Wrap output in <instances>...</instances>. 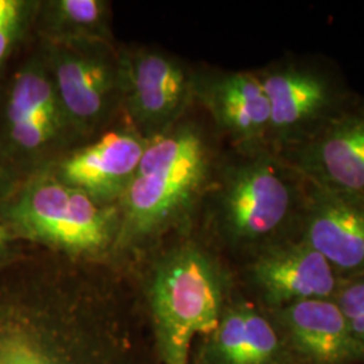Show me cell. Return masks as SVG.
Returning <instances> with one entry per match:
<instances>
[{
  "instance_id": "1",
  "label": "cell",
  "mask_w": 364,
  "mask_h": 364,
  "mask_svg": "<svg viewBox=\"0 0 364 364\" xmlns=\"http://www.w3.org/2000/svg\"><path fill=\"white\" fill-rule=\"evenodd\" d=\"M0 364H164L126 270L30 248L0 269Z\"/></svg>"
},
{
  "instance_id": "2",
  "label": "cell",
  "mask_w": 364,
  "mask_h": 364,
  "mask_svg": "<svg viewBox=\"0 0 364 364\" xmlns=\"http://www.w3.org/2000/svg\"><path fill=\"white\" fill-rule=\"evenodd\" d=\"M164 364H189L196 341L219 324L237 278L197 230L171 235L126 270Z\"/></svg>"
},
{
  "instance_id": "3",
  "label": "cell",
  "mask_w": 364,
  "mask_h": 364,
  "mask_svg": "<svg viewBox=\"0 0 364 364\" xmlns=\"http://www.w3.org/2000/svg\"><path fill=\"white\" fill-rule=\"evenodd\" d=\"M218 161L205 129L185 115L149 141L122 197L115 267L127 270L171 235L197 228V218Z\"/></svg>"
},
{
  "instance_id": "4",
  "label": "cell",
  "mask_w": 364,
  "mask_h": 364,
  "mask_svg": "<svg viewBox=\"0 0 364 364\" xmlns=\"http://www.w3.org/2000/svg\"><path fill=\"white\" fill-rule=\"evenodd\" d=\"M304 207L297 181L278 158L266 149L237 151L234 161L216 165L200 208L205 230L201 237L220 255L227 252L243 263L291 239L290 230Z\"/></svg>"
},
{
  "instance_id": "5",
  "label": "cell",
  "mask_w": 364,
  "mask_h": 364,
  "mask_svg": "<svg viewBox=\"0 0 364 364\" xmlns=\"http://www.w3.org/2000/svg\"><path fill=\"white\" fill-rule=\"evenodd\" d=\"M0 215L30 247L66 259L115 267L119 205H103L46 170L21 182Z\"/></svg>"
},
{
  "instance_id": "6",
  "label": "cell",
  "mask_w": 364,
  "mask_h": 364,
  "mask_svg": "<svg viewBox=\"0 0 364 364\" xmlns=\"http://www.w3.org/2000/svg\"><path fill=\"white\" fill-rule=\"evenodd\" d=\"M75 147L45 50L33 38L0 84V162L21 183Z\"/></svg>"
},
{
  "instance_id": "7",
  "label": "cell",
  "mask_w": 364,
  "mask_h": 364,
  "mask_svg": "<svg viewBox=\"0 0 364 364\" xmlns=\"http://www.w3.org/2000/svg\"><path fill=\"white\" fill-rule=\"evenodd\" d=\"M39 43L77 146L123 120V61L115 42Z\"/></svg>"
},
{
  "instance_id": "8",
  "label": "cell",
  "mask_w": 364,
  "mask_h": 364,
  "mask_svg": "<svg viewBox=\"0 0 364 364\" xmlns=\"http://www.w3.org/2000/svg\"><path fill=\"white\" fill-rule=\"evenodd\" d=\"M123 119L151 141L189 114L195 72L158 48L122 46Z\"/></svg>"
},
{
  "instance_id": "9",
  "label": "cell",
  "mask_w": 364,
  "mask_h": 364,
  "mask_svg": "<svg viewBox=\"0 0 364 364\" xmlns=\"http://www.w3.org/2000/svg\"><path fill=\"white\" fill-rule=\"evenodd\" d=\"M239 278L266 311L313 299H332L340 278L323 255L299 237L264 248L242 263Z\"/></svg>"
},
{
  "instance_id": "10",
  "label": "cell",
  "mask_w": 364,
  "mask_h": 364,
  "mask_svg": "<svg viewBox=\"0 0 364 364\" xmlns=\"http://www.w3.org/2000/svg\"><path fill=\"white\" fill-rule=\"evenodd\" d=\"M147 144L123 119L45 170L99 204L117 205L139 168Z\"/></svg>"
},
{
  "instance_id": "11",
  "label": "cell",
  "mask_w": 364,
  "mask_h": 364,
  "mask_svg": "<svg viewBox=\"0 0 364 364\" xmlns=\"http://www.w3.org/2000/svg\"><path fill=\"white\" fill-rule=\"evenodd\" d=\"M192 360L200 364H293L273 316L239 289L219 324L196 341Z\"/></svg>"
},
{
  "instance_id": "12",
  "label": "cell",
  "mask_w": 364,
  "mask_h": 364,
  "mask_svg": "<svg viewBox=\"0 0 364 364\" xmlns=\"http://www.w3.org/2000/svg\"><path fill=\"white\" fill-rule=\"evenodd\" d=\"M193 92L236 151L264 150L270 136V105L257 73H195Z\"/></svg>"
},
{
  "instance_id": "13",
  "label": "cell",
  "mask_w": 364,
  "mask_h": 364,
  "mask_svg": "<svg viewBox=\"0 0 364 364\" xmlns=\"http://www.w3.org/2000/svg\"><path fill=\"white\" fill-rule=\"evenodd\" d=\"M313 188L364 201V111L332 119L294 156Z\"/></svg>"
},
{
  "instance_id": "14",
  "label": "cell",
  "mask_w": 364,
  "mask_h": 364,
  "mask_svg": "<svg viewBox=\"0 0 364 364\" xmlns=\"http://www.w3.org/2000/svg\"><path fill=\"white\" fill-rule=\"evenodd\" d=\"M340 279L364 274V201L313 188L299 236Z\"/></svg>"
},
{
  "instance_id": "15",
  "label": "cell",
  "mask_w": 364,
  "mask_h": 364,
  "mask_svg": "<svg viewBox=\"0 0 364 364\" xmlns=\"http://www.w3.org/2000/svg\"><path fill=\"white\" fill-rule=\"evenodd\" d=\"M269 312L296 362L364 364L333 299H305Z\"/></svg>"
},
{
  "instance_id": "16",
  "label": "cell",
  "mask_w": 364,
  "mask_h": 364,
  "mask_svg": "<svg viewBox=\"0 0 364 364\" xmlns=\"http://www.w3.org/2000/svg\"><path fill=\"white\" fill-rule=\"evenodd\" d=\"M270 105V136L275 144L297 141L326 117L332 91L324 78L299 68L257 73Z\"/></svg>"
},
{
  "instance_id": "17",
  "label": "cell",
  "mask_w": 364,
  "mask_h": 364,
  "mask_svg": "<svg viewBox=\"0 0 364 364\" xmlns=\"http://www.w3.org/2000/svg\"><path fill=\"white\" fill-rule=\"evenodd\" d=\"M34 38L48 45L115 42L108 0H39Z\"/></svg>"
},
{
  "instance_id": "18",
  "label": "cell",
  "mask_w": 364,
  "mask_h": 364,
  "mask_svg": "<svg viewBox=\"0 0 364 364\" xmlns=\"http://www.w3.org/2000/svg\"><path fill=\"white\" fill-rule=\"evenodd\" d=\"M333 301L364 358V274L340 279Z\"/></svg>"
},
{
  "instance_id": "19",
  "label": "cell",
  "mask_w": 364,
  "mask_h": 364,
  "mask_svg": "<svg viewBox=\"0 0 364 364\" xmlns=\"http://www.w3.org/2000/svg\"><path fill=\"white\" fill-rule=\"evenodd\" d=\"M30 248V246L18 239L11 227L0 215V269H4L13 264L14 262L23 258Z\"/></svg>"
},
{
  "instance_id": "20",
  "label": "cell",
  "mask_w": 364,
  "mask_h": 364,
  "mask_svg": "<svg viewBox=\"0 0 364 364\" xmlns=\"http://www.w3.org/2000/svg\"><path fill=\"white\" fill-rule=\"evenodd\" d=\"M28 4L30 0H0V26L22 13Z\"/></svg>"
},
{
  "instance_id": "21",
  "label": "cell",
  "mask_w": 364,
  "mask_h": 364,
  "mask_svg": "<svg viewBox=\"0 0 364 364\" xmlns=\"http://www.w3.org/2000/svg\"><path fill=\"white\" fill-rule=\"evenodd\" d=\"M18 185L19 182L14 178L0 162V204L11 196Z\"/></svg>"
},
{
  "instance_id": "22",
  "label": "cell",
  "mask_w": 364,
  "mask_h": 364,
  "mask_svg": "<svg viewBox=\"0 0 364 364\" xmlns=\"http://www.w3.org/2000/svg\"><path fill=\"white\" fill-rule=\"evenodd\" d=\"M189 364H200V363H197V362H195V360H192V359H191V363Z\"/></svg>"
},
{
  "instance_id": "23",
  "label": "cell",
  "mask_w": 364,
  "mask_h": 364,
  "mask_svg": "<svg viewBox=\"0 0 364 364\" xmlns=\"http://www.w3.org/2000/svg\"><path fill=\"white\" fill-rule=\"evenodd\" d=\"M293 364H302V363H299V362H294V363Z\"/></svg>"
}]
</instances>
